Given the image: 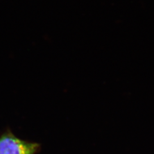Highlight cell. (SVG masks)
I'll use <instances>...</instances> for the list:
<instances>
[{
    "label": "cell",
    "mask_w": 154,
    "mask_h": 154,
    "mask_svg": "<svg viewBox=\"0 0 154 154\" xmlns=\"http://www.w3.org/2000/svg\"><path fill=\"white\" fill-rule=\"evenodd\" d=\"M39 150L38 143L22 140L11 131L0 136V154H36Z\"/></svg>",
    "instance_id": "1"
}]
</instances>
